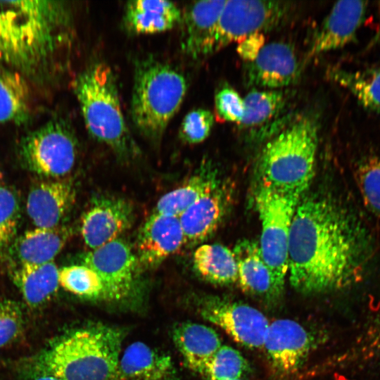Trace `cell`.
<instances>
[{"label": "cell", "mask_w": 380, "mask_h": 380, "mask_svg": "<svg viewBox=\"0 0 380 380\" xmlns=\"http://www.w3.org/2000/svg\"><path fill=\"white\" fill-rule=\"evenodd\" d=\"M373 248L365 227L331 198H300L289 243L291 285L304 294L341 289L366 273Z\"/></svg>", "instance_id": "6da1fadb"}, {"label": "cell", "mask_w": 380, "mask_h": 380, "mask_svg": "<svg viewBox=\"0 0 380 380\" xmlns=\"http://www.w3.org/2000/svg\"><path fill=\"white\" fill-rule=\"evenodd\" d=\"M72 41L66 2L0 0V61L24 77L40 81L53 75Z\"/></svg>", "instance_id": "7a4b0ae2"}, {"label": "cell", "mask_w": 380, "mask_h": 380, "mask_svg": "<svg viewBox=\"0 0 380 380\" xmlns=\"http://www.w3.org/2000/svg\"><path fill=\"white\" fill-rule=\"evenodd\" d=\"M123 338L111 327L80 329L45 350L37 366L61 380H118Z\"/></svg>", "instance_id": "3957f363"}, {"label": "cell", "mask_w": 380, "mask_h": 380, "mask_svg": "<svg viewBox=\"0 0 380 380\" xmlns=\"http://www.w3.org/2000/svg\"><path fill=\"white\" fill-rule=\"evenodd\" d=\"M72 87L91 136L120 158L136 156L137 147L122 113L111 68L104 63H93L75 77Z\"/></svg>", "instance_id": "277c9868"}, {"label": "cell", "mask_w": 380, "mask_h": 380, "mask_svg": "<svg viewBox=\"0 0 380 380\" xmlns=\"http://www.w3.org/2000/svg\"><path fill=\"white\" fill-rule=\"evenodd\" d=\"M318 138L314 118L294 120L263 147L258 160L260 184L303 195L315 175Z\"/></svg>", "instance_id": "5b68a950"}, {"label": "cell", "mask_w": 380, "mask_h": 380, "mask_svg": "<svg viewBox=\"0 0 380 380\" xmlns=\"http://www.w3.org/2000/svg\"><path fill=\"white\" fill-rule=\"evenodd\" d=\"M187 91L185 77L171 65L149 58L135 67L130 114L137 131L159 141Z\"/></svg>", "instance_id": "8992f818"}, {"label": "cell", "mask_w": 380, "mask_h": 380, "mask_svg": "<svg viewBox=\"0 0 380 380\" xmlns=\"http://www.w3.org/2000/svg\"><path fill=\"white\" fill-rule=\"evenodd\" d=\"M303 195L260 184L255 196L261 222L260 248L275 285L282 293L288 273L289 243L296 207Z\"/></svg>", "instance_id": "52a82bcc"}, {"label": "cell", "mask_w": 380, "mask_h": 380, "mask_svg": "<svg viewBox=\"0 0 380 380\" xmlns=\"http://www.w3.org/2000/svg\"><path fill=\"white\" fill-rule=\"evenodd\" d=\"M19 154L32 172L51 179H62L75 166L77 141L70 124L63 118L49 120L21 139Z\"/></svg>", "instance_id": "ba28073f"}, {"label": "cell", "mask_w": 380, "mask_h": 380, "mask_svg": "<svg viewBox=\"0 0 380 380\" xmlns=\"http://www.w3.org/2000/svg\"><path fill=\"white\" fill-rule=\"evenodd\" d=\"M293 4L281 1H226L208 46V55L246 37L274 29L287 20Z\"/></svg>", "instance_id": "9c48e42d"}, {"label": "cell", "mask_w": 380, "mask_h": 380, "mask_svg": "<svg viewBox=\"0 0 380 380\" xmlns=\"http://www.w3.org/2000/svg\"><path fill=\"white\" fill-rule=\"evenodd\" d=\"M80 261L100 277L104 298L122 300L134 291L141 267L136 253L124 239L90 250L82 255Z\"/></svg>", "instance_id": "30bf717a"}, {"label": "cell", "mask_w": 380, "mask_h": 380, "mask_svg": "<svg viewBox=\"0 0 380 380\" xmlns=\"http://www.w3.org/2000/svg\"><path fill=\"white\" fill-rule=\"evenodd\" d=\"M203 317L222 328L235 341L249 348H260L269 327L266 317L242 302L213 297L200 308Z\"/></svg>", "instance_id": "8fae6325"}, {"label": "cell", "mask_w": 380, "mask_h": 380, "mask_svg": "<svg viewBox=\"0 0 380 380\" xmlns=\"http://www.w3.org/2000/svg\"><path fill=\"white\" fill-rule=\"evenodd\" d=\"M134 213L127 199L110 196L94 198L81 219L80 232L87 247L93 250L119 239L131 227Z\"/></svg>", "instance_id": "7c38bea8"}, {"label": "cell", "mask_w": 380, "mask_h": 380, "mask_svg": "<svg viewBox=\"0 0 380 380\" xmlns=\"http://www.w3.org/2000/svg\"><path fill=\"white\" fill-rule=\"evenodd\" d=\"M315 345V336L300 324L280 319L269 324L263 346L273 369L286 375L303 365Z\"/></svg>", "instance_id": "4fadbf2b"}, {"label": "cell", "mask_w": 380, "mask_h": 380, "mask_svg": "<svg viewBox=\"0 0 380 380\" xmlns=\"http://www.w3.org/2000/svg\"><path fill=\"white\" fill-rule=\"evenodd\" d=\"M301 65L292 45L284 42L265 44L256 58L244 65L248 87L281 89L296 83Z\"/></svg>", "instance_id": "5bb4252c"}, {"label": "cell", "mask_w": 380, "mask_h": 380, "mask_svg": "<svg viewBox=\"0 0 380 380\" xmlns=\"http://www.w3.org/2000/svg\"><path fill=\"white\" fill-rule=\"evenodd\" d=\"M368 8L365 1L336 2L313 34L308 59L355 42Z\"/></svg>", "instance_id": "9a60e30c"}, {"label": "cell", "mask_w": 380, "mask_h": 380, "mask_svg": "<svg viewBox=\"0 0 380 380\" xmlns=\"http://www.w3.org/2000/svg\"><path fill=\"white\" fill-rule=\"evenodd\" d=\"M136 245L140 267H158L185 245L179 217L153 213L141 227Z\"/></svg>", "instance_id": "2e32d148"}, {"label": "cell", "mask_w": 380, "mask_h": 380, "mask_svg": "<svg viewBox=\"0 0 380 380\" xmlns=\"http://www.w3.org/2000/svg\"><path fill=\"white\" fill-rule=\"evenodd\" d=\"M75 194V186L70 180L41 182L30 189L27 196V215L36 227H58L74 203Z\"/></svg>", "instance_id": "e0dca14e"}, {"label": "cell", "mask_w": 380, "mask_h": 380, "mask_svg": "<svg viewBox=\"0 0 380 380\" xmlns=\"http://www.w3.org/2000/svg\"><path fill=\"white\" fill-rule=\"evenodd\" d=\"M226 0L195 1L182 12V50L197 58L208 56L211 37Z\"/></svg>", "instance_id": "ac0fdd59"}, {"label": "cell", "mask_w": 380, "mask_h": 380, "mask_svg": "<svg viewBox=\"0 0 380 380\" xmlns=\"http://www.w3.org/2000/svg\"><path fill=\"white\" fill-rule=\"evenodd\" d=\"M232 251L237 265V281L244 292L270 300L281 295L258 243L242 239L236 243Z\"/></svg>", "instance_id": "d6986e66"}, {"label": "cell", "mask_w": 380, "mask_h": 380, "mask_svg": "<svg viewBox=\"0 0 380 380\" xmlns=\"http://www.w3.org/2000/svg\"><path fill=\"white\" fill-rule=\"evenodd\" d=\"M72 235L68 227H35L15 239L11 253L15 266L39 265L53 262Z\"/></svg>", "instance_id": "ffe728a7"}, {"label": "cell", "mask_w": 380, "mask_h": 380, "mask_svg": "<svg viewBox=\"0 0 380 380\" xmlns=\"http://www.w3.org/2000/svg\"><path fill=\"white\" fill-rule=\"evenodd\" d=\"M227 203L225 190L219 186L185 210L178 217L185 244L194 246L208 239L222 220Z\"/></svg>", "instance_id": "44dd1931"}, {"label": "cell", "mask_w": 380, "mask_h": 380, "mask_svg": "<svg viewBox=\"0 0 380 380\" xmlns=\"http://www.w3.org/2000/svg\"><path fill=\"white\" fill-rule=\"evenodd\" d=\"M124 25L134 34H151L171 30L180 23L182 11L167 1H130L125 7Z\"/></svg>", "instance_id": "7402d4cb"}, {"label": "cell", "mask_w": 380, "mask_h": 380, "mask_svg": "<svg viewBox=\"0 0 380 380\" xmlns=\"http://www.w3.org/2000/svg\"><path fill=\"white\" fill-rule=\"evenodd\" d=\"M173 340L186 365L201 375L209 360L222 346L214 329L192 322L177 326L173 331Z\"/></svg>", "instance_id": "603a6c76"}, {"label": "cell", "mask_w": 380, "mask_h": 380, "mask_svg": "<svg viewBox=\"0 0 380 380\" xmlns=\"http://www.w3.org/2000/svg\"><path fill=\"white\" fill-rule=\"evenodd\" d=\"M59 269L53 262L15 266L12 281L28 307L36 309L49 303L58 290Z\"/></svg>", "instance_id": "cb8c5ba5"}, {"label": "cell", "mask_w": 380, "mask_h": 380, "mask_svg": "<svg viewBox=\"0 0 380 380\" xmlns=\"http://www.w3.org/2000/svg\"><path fill=\"white\" fill-rule=\"evenodd\" d=\"M170 356L142 342L127 347L118 366V380H163L171 371Z\"/></svg>", "instance_id": "d4e9b609"}, {"label": "cell", "mask_w": 380, "mask_h": 380, "mask_svg": "<svg viewBox=\"0 0 380 380\" xmlns=\"http://www.w3.org/2000/svg\"><path fill=\"white\" fill-rule=\"evenodd\" d=\"M327 75L347 89L364 110L380 115V65L359 70L332 68Z\"/></svg>", "instance_id": "484cf974"}, {"label": "cell", "mask_w": 380, "mask_h": 380, "mask_svg": "<svg viewBox=\"0 0 380 380\" xmlns=\"http://www.w3.org/2000/svg\"><path fill=\"white\" fill-rule=\"evenodd\" d=\"M220 186L214 171L203 168L158 201L153 213L179 217L206 194Z\"/></svg>", "instance_id": "4316f807"}, {"label": "cell", "mask_w": 380, "mask_h": 380, "mask_svg": "<svg viewBox=\"0 0 380 380\" xmlns=\"http://www.w3.org/2000/svg\"><path fill=\"white\" fill-rule=\"evenodd\" d=\"M193 266L203 279L217 285L237 281V265L232 250L219 244H202L193 255Z\"/></svg>", "instance_id": "83f0119b"}, {"label": "cell", "mask_w": 380, "mask_h": 380, "mask_svg": "<svg viewBox=\"0 0 380 380\" xmlns=\"http://www.w3.org/2000/svg\"><path fill=\"white\" fill-rule=\"evenodd\" d=\"M30 91L19 72L0 66V124L26 122L30 117Z\"/></svg>", "instance_id": "f1b7e54d"}, {"label": "cell", "mask_w": 380, "mask_h": 380, "mask_svg": "<svg viewBox=\"0 0 380 380\" xmlns=\"http://www.w3.org/2000/svg\"><path fill=\"white\" fill-rule=\"evenodd\" d=\"M286 98L281 89L251 91L243 98L245 113L239 125L242 128H251L269 122L284 108Z\"/></svg>", "instance_id": "f546056e"}, {"label": "cell", "mask_w": 380, "mask_h": 380, "mask_svg": "<svg viewBox=\"0 0 380 380\" xmlns=\"http://www.w3.org/2000/svg\"><path fill=\"white\" fill-rule=\"evenodd\" d=\"M59 285L65 290L84 298H104V289L99 275L84 265L59 269Z\"/></svg>", "instance_id": "4dcf8cb0"}, {"label": "cell", "mask_w": 380, "mask_h": 380, "mask_svg": "<svg viewBox=\"0 0 380 380\" xmlns=\"http://www.w3.org/2000/svg\"><path fill=\"white\" fill-rule=\"evenodd\" d=\"M355 175L362 200L372 213L380 216V153L362 158Z\"/></svg>", "instance_id": "1f68e13d"}, {"label": "cell", "mask_w": 380, "mask_h": 380, "mask_svg": "<svg viewBox=\"0 0 380 380\" xmlns=\"http://www.w3.org/2000/svg\"><path fill=\"white\" fill-rule=\"evenodd\" d=\"M248 368L240 352L232 347L221 346L208 362L202 376L208 380L239 379Z\"/></svg>", "instance_id": "d6a6232c"}, {"label": "cell", "mask_w": 380, "mask_h": 380, "mask_svg": "<svg viewBox=\"0 0 380 380\" xmlns=\"http://www.w3.org/2000/svg\"><path fill=\"white\" fill-rule=\"evenodd\" d=\"M20 218L18 198L10 188L0 184V251L14 241Z\"/></svg>", "instance_id": "836d02e7"}, {"label": "cell", "mask_w": 380, "mask_h": 380, "mask_svg": "<svg viewBox=\"0 0 380 380\" xmlns=\"http://www.w3.org/2000/svg\"><path fill=\"white\" fill-rule=\"evenodd\" d=\"M213 113L205 108H196L184 118L179 128V137L189 144H196L205 141L213 127Z\"/></svg>", "instance_id": "e575fe53"}, {"label": "cell", "mask_w": 380, "mask_h": 380, "mask_svg": "<svg viewBox=\"0 0 380 380\" xmlns=\"http://www.w3.org/2000/svg\"><path fill=\"white\" fill-rule=\"evenodd\" d=\"M21 307L14 300L0 299V348L15 341L23 332Z\"/></svg>", "instance_id": "d590c367"}, {"label": "cell", "mask_w": 380, "mask_h": 380, "mask_svg": "<svg viewBox=\"0 0 380 380\" xmlns=\"http://www.w3.org/2000/svg\"><path fill=\"white\" fill-rule=\"evenodd\" d=\"M215 110L220 120L239 125L245 113L243 98L232 87L224 86L215 95Z\"/></svg>", "instance_id": "8d00e7d4"}, {"label": "cell", "mask_w": 380, "mask_h": 380, "mask_svg": "<svg viewBox=\"0 0 380 380\" xmlns=\"http://www.w3.org/2000/svg\"><path fill=\"white\" fill-rule=\"evenodd\" d=\"M359 345L360 358L380 365V319L371 325Z\"/></svg>", "instance_id": "74e56055"}, {"label": "cell", "mask_w": 380, "mask_h": 380, "mask_svg": "<svg viewBox=\"0 0 380 380\" xmlns=\"http://www.w3.org/2000/svg\"><path fill=\"white\" fill-rule=\"evenodd\" d=\"M265 45L264 33L257 32L251 34L238 42L236 51L246 62L254 61Z\"/></svg>", "instance_id": "f35d334b"}, {"label": "cell", "mask_w": 380, "mask_h": 380, "mask_svg": "<svg viewBox=\"0 0 380 380\" xmlns=\"http://www.w3.org/2000/svg\"><path fill=\"white\" fill-rule=\"evenodd\" d=\"M30 380H61L54 375L37 367L34 373L31 376Z\"/></svg>", "instance_id": "ab89813d"}, {"label": "cell", "mask_w": 380, "mask_h": 380, "mask_svg": "<svg viewBox=\"0 0 380 380\" xmlns=\"http://www.w3.org/2000/svg\"><path fill=\"white\" fill-rule=\"evenodd\" d=\"M227 380H241L240 379H227Z\"/></svg>", "instance_id": "60d3db41"}, {"label": "cell", "mask_w": 380, "mask_h": 380, "mask_svg": "<svg viewBox=\"0 0 380 380\" xmlns=\"http://www.w3.org/2000/svg\"><path fill=\"white\" fill-rule=\"evenodd\" d=\"M1 172H0V180H1Z\"/></svg>", "instance_id": "b9f144b4"}]
</instances>
